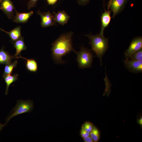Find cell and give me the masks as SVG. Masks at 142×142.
Wrapping results in <instances>:
<instances>
[{
  "label": "cell",
  "mask_w": 142,
  "mask_h": 142,
  "mask_svg": "<svg viewBox=\"0 0 142 142\" xmlns=\"http://www.w3.org/2000/svg\"><path fill=\"white\" fill-rule=\"evenodd\" d=\"M73 34L72 32L63 34L52 43V57L56 63H64L62 57L74 50L72 39Z\"/></svg>",
  "instance_id": "6da1fadb"
},
{
  "label": "cell",
  "mask_w": 142,
  "mask_h": 142,
  "mask_svg": "<svg viewBox=\"0 0 142 142\" xmlns=\"http://www.w3.org/2000/svg\"><path fill=\"white\" fill-rule=\"evenodd\" d=\"M85 35L89 38L92 49L99 59L102 66L103 56L108 48V38H105L99 33L93 35L91 33Z\"/></svg>",
  "instance_id": "7a4b0ae2"
},
{
  "label": "cell",
  "mask_w": 142,
  "mask_h": 142,
  "mask_svg": "<svg viewBox=\"0 0 142 142\" xmlns=\"http://www.w3.org/2000/svg\"><path fill=\"white\" fill-rule=\"evenodd\" d=\"M33 107L34 103L32 100H17L16 106L10 112L4 124V126L6 125L10 119L13 117L21 114L31 112Z\"/></svg>",
  "instance_id": "3957f363"
},
{
  "label": "cell",
  "mask_w": 142,
  "mask_h": 142,
  "mask_svg": "<svg viewBox=\"0 0 142 142\" xmlns=\"http://www.w3.org/2000/svg\"><path fill=\"white\" fill-rule=\"evenodd\" d=\"M77 54V61L79 68L83 69L92 67L93 55L90 50L82 47L79 52L73 50Z\"/></svg>",
  "instance_id": "277c9868"
},
{
  "label": "cell",
  "mask_w": 142,
  "mask_h": 142,
  "mask_svg": "<svg viewBox=\"0 0 142 142\" xmlns=\"http://www.w3.org/2000/svg\"><path fill=\"white\" fill-rule=\"evenodd\" d=\"M128 0H109L107 4V9L113 12L114 18L123 9Z\"/></svg>",
  "instance_id": "5b68a950"
},
{
  "label": "cell",
  "mask_w": 142,
  "mask_h": 142,
  "mask_svg": "<svg viewBox=\"0 0 142 142\" xmlns=\"http://www.w3.org/2000/svg\"><path fill=\"white\" fill-rule=\"evenodd\" d=\"M0 9L10 19H13L16 9L11 0H0Z\"/></svg>",
  "instance_id": "8992f818"
},
{
  "label": "cell",
  "mask_w": 142,
  "mask_h": 142,
  "mask_svg": "<svg viewBox=\"0 0 142 142\" xmlns=\"http://www.w3.org/2000/svg\"><path fill=\"white\" fill-rule=\"evenodd\" d=\"M142 48V38L141 37H136L131 41L128 48L124 53L126 59H129L131 55Z\"/></svg>",
  "instance_id": "52a82bcc"
},
{
  "label": "cell",
  "mask_w": 142,
  "mask_h": 142,
  "mask_svg": "<svg viewBox=\"0 0 142 142\" xmlns=\"http://www.w3.org/2000/svg\"><path fill=\"white\" fill-rule=\"evenodd\" d=\"M37 13L41 17V25L43 28L52 26L55 23L54 15L49 11L41 12L38 10Z\"/></svg>",
  "instance_id": "ba28073f"
},
{
  "label": "cell",
  "mask_w": 142,
  "mask_h": 142,
  "mask_svg": "<svg viewBox=\"0 0 142 142\" xmlns=\"http://www.w3.org/2000/svg\"><path fill=\"white\" fill-rule=\"evenodd\" d=\"M126 67L130 71L135 73L142 72V61L126 59L124 62Z\"/></svg>",
  "instance_id": "9c48e42d"
},
{
  "label": "cell",
  "mask_w": 142,
  "mask_h": 142,
  "mask_svg": "<svg viewBox=\"0 0 142 142\" xmlns=\"http://www.w3.org/2000/svg\"><path fill=\"white\" fill-rule=\"evenodd\" d=\"M104 11L102 13L101 16V28L99 34L102 36H104V31L105 28L108 27L110 22L111 17L110 13L111 12L109 10L105 9L104 7Z\"/></svg>",
  "instance_id": "30bf717a"
},
{
  "label": "cell",
  "mask_w": 142,
  "mask_h": 142,
  "mask_svg": "<svg viewBox=\"0 0 142 142\" xmlns=\"http://www.w3.org/2000/svg\"><path fill=\"white\" fill-rule=\"evenodd\" d=\"M34 12L31 11L27 13H19L16 9L15 14L13 21L16 23H25L27 22L29 18L33 14Z\"/></svg>",
  "instance_id": "8fae6325"
},
{
  "label": "cell",
  "mask_w": 142,
  "mask_h": 142,
  "mask_svg": "<svg viewBox=\"0 0 142 142\" xmlns=\"http://www.w3.org/2000/svg\"><path fill=\"white\" fill-rule=\"evenodd\" d=\"M55 23L63 25L66 24L68 21L70 16L64 11H59L57 12H53Z\"/></svg>",
  "instance_id": "7c38bea8"
},
{
  "label": "cell",
  "mask_w": 142,
  "mask_h": 142,
  "mask_svg": "<svg viewBox=\"0 0 142 142\" xmlns=\"http://www.w3.org/2000/svg\"><path fill=\"white\" fill-rule=\"evenodd\" d=\"M13 42L14 47L16 49V53L14 55L16 57L20 55L22 51L26 50L27 47L24 43V38L22 37Z\"/></svg>",
  "instance_id": "4fadbf2b"
},
{
  "label": "cell",
  "mask_w": 142,
  "mask_h": 142,
  "mask_svg": "<svg viewBox=\"0 0 142 142\" xmlns=\"http://www.w3.org/2000/svg\"><path fill=\"white\" fill-rule=\"evenodd\" d=\"M1 30L7 33L13 42L17 40L22 37L21 35V28L19 26L16 27L9 32L6 31L2 29Z\"/></svg>",
  "instance_id": "5bb4252c"
},
{
  "label": "cell",
  "mask_w": 142,
  "mask_h": 142,
  "mask_svg": "<svg viewBox=\"0 0 142 142\" xmlns=\"http://www.w3.org/2000/svg\"><path fill=\"white\" fill-rule=\"evenodd\" d=\"M14 56L10 55L2 48L0 50V64H7L11 62L12 60L16 58Z\"/></svg>",
  "instance_id": "9a60e30c"
},
{
  "label": "cell",
  "mask_w": 142,
  "mask_h": 142,
  "mask_svg": "<svg viewBox=\"0 0 142 142\" xmlns=\"http://www.w3.org/2000/svg\"><path fill=\"white\" fill-rule=\"evenodd\" d=\"M19 57H16V58H21L27 60L26 67L27 69L31 72H36L38 69V65L36 61L33 59H27L21 56L20 55Z\"/></svg>",
  "instance_id": "2e32d148"
},
{
  "label": "cell",
  "mask_w": 142,
  "mask_h": 142,
  "mask_svg": "<svg viewBox=\"0 0 142 142\" xmlns=\"http://www.w3.org/2000/svg\"><path fill=\"white\" fill-rule=\"evenodd\" d=\"M18 77L17 74L13 75H11V74H8L3 77L6 85L5 93L6 95L8 94L9 88L10 85L18 79Z\"/></svg>",
  "instance_id": "e0dca14e"
},
{
  "label": "cell",
  "mask_w": 142,
  "mask_h": 142,
  "mask_svg": "<svg viewBox=\"0 0 142 142\" xmlns=\"http://www.w3.org/2000/svg\"><path fill=\"white\" fill-rule=\"evenodd\" d=\"M17 63L18 62L16 60L13 63L11 62L10 63L6 64L3 74V77L8 75L11 74L14 68L16 67Z\"/></svg>",
  "instance_id": "ac0fdd59"
},
{
  "label": "cell",
  "mask_w": 142,
  "mask_h": 142,
  "mask_svg": "<svg viewBox=\"0 0 142 142\" xmlns=\"http://www.w3.org/2000/svg\"><path fill=\"white\" fill-rule=\"evenodd\" d=\"M90 135L94 142H97L100 138V133L99 131L95 127L90 133Z\"/></svg>",
  "instance_id": "d6986e66"
},
{
  "label": "cell",
  "mask_w": 142,
  "mask_h": 142,
  "mask_svg": "<svg viewBox=\"0 0 142 142\" xmlns=\"http://www.w3.org/2000/svg\"><path fill=\"white\" fill-rule=\"evenodd\" d=\"M129 58L133 60L142 61V48L133 53Z\"/></svg>",
  "instance_id": "ffe728a7"
},
{
  "label": "cell",
  "mask_w": 142,
  "mask_h": 142,
  "mask_svg": "<svg viewBox=\"0 0 142 142\" xmlns=\"http://www.w3.org/2000/svg\"><path fill=\"white\" fill-rule=\"evenodd\" d=\"M94 126L92 123L89 121L85 122L82 127L87 132L90 133L93 129Z\"/></svg>",
  "instance_id": "44dd1931"
},
{
  "label": "cell",
  "mask_w": 142,
  "mask_h": 142,
  "mask_svg": "<svg viewBox=\"0 0 142 142\" xmlns=\"http://www.w3.org/2000/svg\"><path fill=\"white\" fill-rule=\"evenodd\" d=\"M38 0H29L27 5V9L29 10L32 8L35 7Z\"/></svg>",
  "instance_id": "7402d4cb"
},
{
  "label": "cell",
  "mask_w": 142,
  "mask_h": 142,
  "mask_svg": "<svg viewBox=\"0 0 142 142\" xmlns=\"http://www.w3.org/2000/svg\"><path fill=\"white\" fill-rule=\"evenodd\" d=\"M80 134L81 136L83 138H86L90 135V133L87 131L82 127L80 131Z\"/></svg>",
  "instance_id": "603a6c76"
},
{
  "label": "cell",
  "mask_w": 142,
  "mask_h": 142,
  "mask_svg": "<svg viewBox=\"0 0 142 142\" xmlns=\"http://www.w3.org/2000/svg\"><path fill=\"white\" fill-rule=\"evenodd\" d=\"M90 0H77L78 3L80 5L85 6L88 4Z\"/></svg>",
  "instance_id": "cb8c5ba5"
},
{
  "label": "cell",
  "mask_w": 142,
  "mask_h": 142,
  "mask_svg": "<svg viewBox=\"0 0 142 142\" xmlns=\"http://www.w3.org/2000/svg\"><path fill=\"white\" fill-rule=\"evenodd\" d=\"M83 139L84 141L85 142H93L94 141L90 135Z\"/></svg>",
  "instance_id": "d4e9b609"
},
{
  "label": "cell",
  "mask_w": 142,
  "mask_h": 142,
  "mask_svg": "<svg viewBox=\"0 0 142 142\" xmlns=\"http://www.w3.org/2000/svg\"><path fill=\"white\" fill-rule=\"evenodd\" d=\"M48 3L50 5H53L57 2V0H47Z\"/></svg>",
  "instance_id": "484cf974"
},
{
  "label": "cell",
  "mask_w": 142,
  "mask_h": 142,
  "mask_svg": "<svg viewBox=\"0 0 142 142\" xmlns=\"http://www.w3.org/2000/svg\"><path fill=\"white\" fill-rule=\"evenodd\" d=\"M137 122L142 127V117L140 116L139 118H138L137 119Z\"/></svg>",
  "instance_id": "4316f807"
},
{
  "label": "cell",
  "mask_w": 142,
  "mask_h": 142,
  "mask_svg": "<svg viewBox=\"0 0 142 142\" xmlns=\"http://www.w3.org/2000/svg\"><path fill=\"white\" fill-rule=\"evenodd\" d=\"M2 124L0 123V131L2 130L3 127L4 126Z\"/></svg>",
  "instance_id": "83f0119b"
},
{
  "label": "cell",
  "mask_w": 142,
  "mask_h": 142,
  "mask_svg": "<svg viewBox=\"0 0 142 142\" xmlns=\"http://www.w3.org/2000/svg\"><path fill=\"white\" fill-rule=\"evenodd\" d=\"M1 29H2L0 28V29L1 30Z\"/></svg>",
  "instance_id": "f1b7e54d"
},
{
  "label": "cell",
  "mask_w": 142,
  "mask_h": 142,
  "mask_svg": "<svg viewBox=\"0 0 142 142\" xmlns=\"http://www.w3.org/2000/svg\"></svg>",
  "instance_id": "f546056e"
}]
</instances>
